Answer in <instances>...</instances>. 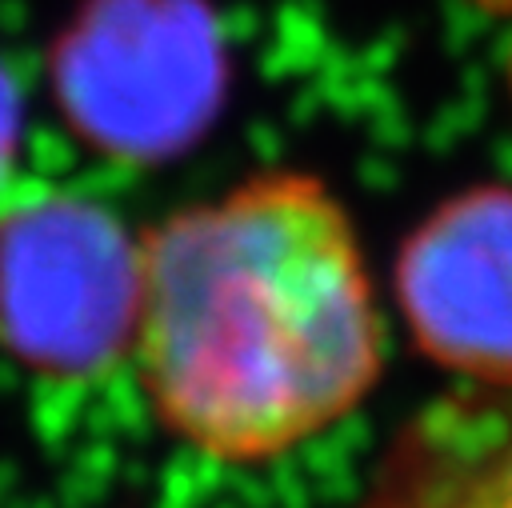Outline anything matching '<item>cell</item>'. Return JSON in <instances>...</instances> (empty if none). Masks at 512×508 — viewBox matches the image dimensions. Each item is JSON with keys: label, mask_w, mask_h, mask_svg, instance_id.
Returning <instances> with one entry per match:
<instances>
[{"label": "cell", "mask_w": 512, "mask_h": 508, "mask_svg": "<svg viewBox=\"0 0 512 508\" xmlns=\"http://www.w3.org/2000/svg\"><path fill=\"white\" fill-rule=\"evenodd\" d=\"M412 344L476 388H512V188L480 184L436 204L396 256Z\"/></svg>", "instance_id": "4"}, {"label": "cell", "mask_w": 512, "mask_h": 508, "mask_svg": "<svg viewBox=\"0 0 512 508\" xmlns=\"http://www.w3.org/2000/svg\"><path fill=\"white\" fill-rule=\"evenodd\" d=\"M356 508H512V388H472L412 416Z\"/></svg>", "instance_id": "5"}, {"label": "cell", "mask_w": 512, "mask_h": 508, "mask_svg": "<svg viewBox=\"0 0 512 508\" xmlns=\"http://www.w3.org/2000/svg\"><path fill=\"white\" fill-rule=\"evenodd\" d=\"M52 88L92 148L176 156L220 112V28L200 0H88L56 40Z\"/></svg>", "instance_id": "3"}, {"label": "cell", "mask_w": 512, "mask_h": 508, "mask_svg": "<svg viewBox=\"0 0 512 508\" xmlns=\"http://www.w3.org/2000/svg\"><path fill=\"white\" fill-rule=\"evenodd\" d=\"M12 88H8V80L0 76V160H4V152H8V144H12Z\"/></svg>", "instance_id": "6"}, {"label": "cell", "mask_w": 512, "mask_h": 508, "mask_svg": "<svg viewBox=\"0 0 512 508\" xmlns=\"http://www.w3.org/2000/svg\"><path fill=\"white\" fill-rule=\"evenodd\" d=\"M140 240L100 204L32 188L0 212V348L52 380L100 376L136 344Z\"/></svg>", "instance_id": "2"}, {"label": "cell", "mask_w": 512, "mask_h": 508, "mask_svg": "<svg viewBox=\"0 0 512 508\" xmlns=\"http://www.w3.org/2000/svg\"><path fill=\"white\" fill-rule=\"evenodd\" d=\"M136 368L168 436L268 464L356 412L384 332L360 236L308 172H260L140 236Z\"/></svg>", "instance_id": "1"}]
</instances>
